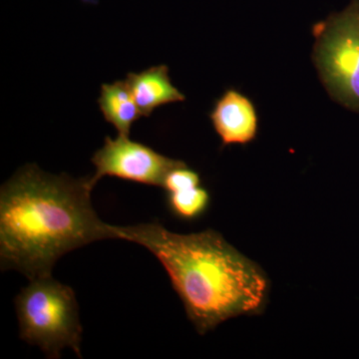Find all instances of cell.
I'll use <instances>...</instances> for the list:
<instances>
[{
  "label": "cell",
  "mask_w": 359,
  "mask_h": 359,
  "mask_svg": "<svg viewBox=\"0 0 359 359\" xmlns=\"http://www.w3.org/2000/svg\"><path fill=\"white\" fill-rule=\"evenodd\" d=\"M92 177L45 173L25 165L0 190V263L28 280L52 276L58 259L97 241L115 238L97 216Z\"/></svg>",
  "instance_id": "1"
},
{
  "label": "cell",
  "mask_w": 359,
  "mask_h": 359,
  "mask_svg": "<svg viewBox=\"0 0 359 359\" xmlns=\"http://www.w3.org/2000/svg\"><path fill=\"white\" fill-rule=\"evenodd\" d=\"M113 233L157 257L198 334L238 316H259L266 308L268 276L218 231L183 235L154 222L113 226Z\"/></svg>",
  "instance_id": "2"
},
{
  "label": "cell",
  "mask_w": 359,
  "mask_h": 359,
  "mask_svg": "<svg viewBox=\"0 0 359 359\" xmlns=\"http://www.w3.org/2000/svg\"><path fill=\"white\" fill-rule=\"evenodd\" d=\"M20 337L48 358L71 348L81 358L82 327L74 290L52 276L35 278L14 299Z\"/></svg>",
  "instance_id": "3"
},
{
  "label": "cell",
  "mask_w": 359,
  "mask_h": 359,
  "mask_svg": "<svg viewBox=\"0 0 359 359\" xmlns=\"http://www.w3.org/2000/svg\"><path fill=\"white\" fill-rule=\"evenodd\" d=\"M313 60L332 100L359 113V0L313 27Z\"/></svg>",
  "instance_id": "4"
},
{
  "label": "cell",
  "mask_w": 359,
  "mask_h": 359,
  "mask_svg": "<svg viewBox=\"0 0 359 359\" xmlns=\"http://www.w3.org/2000/svg\"><path fill=\"white\" fill-rule=\"evenodd\" d=\"M92 163L95 173L91 177L95 184L108 176L161 188L172 170L186 164L123 135L106 137L102 147L94 153Z\"/></svg>",
  "instance_id": "5"
},
{
  "label": "cell",
  "mask_w": 359,
  "mask_h": 359,
  "mask_svg": "<svg viewBox=\"0 0 359 359\" xmlns=\"http://www.w3.org/2000/svg\"><path fill=\"white\" fill-rule=\"evenodd\" d=\"M209 117L223 148L256 140L259 125L256 105L237 89H226L217 99Z\"/></svg>",
  "instance_id": "6"
},
{
  "label": "cell",
  "mask_w": 359,
  "mask_h": 359,
  "mask_svg": "<svg viewBox=\"0 0 359 359\" xmlns=\"http://www.w3.org/2000/svg\"><path fill=\"white\" fill-rule=\"evenodd\" d=\"M126 82L144 117L166 104L182 102L186 97L172 83L167 65L152 66L139 73H129Z\"/></svg>",
  "instance_id": "7"
},
{
  "label": "cell",
  "mask_w": 359,
  "mask_h": 359,
  "mask_svg": "<svg viewBox=\"0 0 359 359\" xmlns=\"http://www.w3.org/2000/svg\"><path fill=\"white\" fill-rule=\"evenodd\" d=\"M98 104L106 121L123 136H130L134 123L143 116L126 80L103 84Z\"/></svg>",
  "instance_id": "8"
},
{
  "label": "cell",
  "mask_w": 359,
  "mask_h": 359,
  "mask_svg": "<svg viewBox=\"0 0 359 359\" xmlns=\"http://www.w3.org/2000/svg\"><path fill=\"white\" fill-rule=\"evenodd\" d=\"M166 194L168 209L174 217L183 221L200 219L211 205V195L202 185Z\"/></svg>",
  "instance_id": "9"
},
{
  "label": "cell",
  "mask_w": 359,
  "mask_h": 359,
  "mask_svg": "<svg viewBox=\"0 0 359 359\" xmlns=\"http://www.w3.org/2000/svg\"><path fill=\"white\" fill-rule=\"evenodd\" d=\"M198 186H201L200 174L187 166V164H184L175 168L167 175L162 188L166 192H173V191Z\"/></svg>",
  "instance_id": "10"
}]
</instances>
